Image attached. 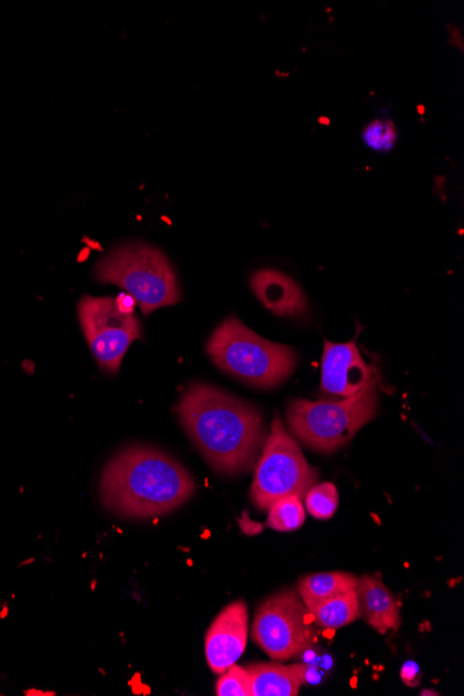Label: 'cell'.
<instances>
[{"label": "cell", "instance_id": "obj_1", "mask_svg": "<svg viewBox=\"0 0 464 696\" xmlns=\"http://www.w3.org/2000/svg\"><path fill=\"white\" fill-rule=\"evenodd\" d=\"M177 414L209 466L226 476L248 473L267 438L258 408L212 385H189Z\"/></svg>", "mask_w": 464, "mask_h": 696}, {"label": "cell", "instance_id": "obj_2", "mask_svg": "<svg viewBox=\"0 0 464 696\" xmlns=\"http://www.w3.org/2000/svg\"><path fill=\"white\" fill-rule=\"evenodd\" d=\"M191 473L152 446L124 449L103 467L99 494L114 515L152 520L181 508L195 494Z\"/></svg>", "mask_w": 464, "mask_h": 696}, {"label": "cell", "instance_id": "obj_3", "mask_svg": "<svg viewBox=\"0 0 464 696\" xmlns=\"http://www.w3.org/2000/svg\"><path fill=\"white\" fill-rule=\"evenodd\" d=\"M206 351L224 373L263 389L283 384L298 362L294 349L267 341L237 317H228L214 330Z\"/></svg>", "mask_w": 464, "mask_h": 696}, {"label": "cell", "instance_id": "obj_4", "mask_svg": "<svg viewBox=\"0 0 464 696\" xmlns=\"http://www.w3.org/2000/svg\"><path fill=\"white\" fill-rule=\"evenodd\" d=\"M378 374L351 398L338 402L295 399L288 406L292 435L314 451L333 453L344 448L377 413Z\"/></svg>", "mask_w": 464, "mask_h": 696}, {"label": "cell", "instance_id": "obj_5", "mask_svg": "<svg viewBox=\"0 0 464 696\" xmlns=\"http://www.w3.org/2000/svg\"><path fill=\"white\" fill-rule=\"evenodd\" d=\"M99 283L114 284L131 295L149 316L181 301L176 273L162 251L145 244H127L95 266Z\"/></svg>", "mask_w": 464, "mask_h": 696}, {"label": "cell", "instance_id": "obj_6", "mask_svg": "<svg viewBox=\"0 0 464 696\" xmlns=\"http://www.w3.org/2000/svg\"><path fill=\"white\" fill-rule=\"evenodd\" d=\"M317 480L316 469L310 466L295 439L287 433L283 421L276 417L256 464L251 488L253 503L260 510H269L274 502L288 496L303 499Z\"/></svg>", "mask_w": 464, "mask_h": 696}, {"label": "cell", "instance_id": "obj_7", "mask_svg": "<svg viewBox=\"0 0 464 696\" xmlns=\"http://www.w3.org/2000/svg\"><path fill=\"white\" fill-rule=\"evenodd\" d=\"M312 620L298 591L277 592L256 612L253 641L273 660L294 659L313 644Z\"/></svg>", "mask_w": 464, "mask_h": 696}, {"label": "cell", "instance_id": "obj_8", "mask_svg": "<svg viewBox=\"0 0 464 696\" xmlns=\"http://www.w3.org/2000/svg\"><path fill=\"white\" fill-rule=\"evenodd\" d=\"M78 320L99 367L109 374L119 373L128 348L142 338L137 316L120 312L116 301L107 296H82Z\"/></svg>", "mask_w": 464, "mask_h": 696}, {"label": "cell", "instance_id": "obj_9", "mask_svg": "<svg viewBox=\"0 0 464 696\" xmlns=\"http://www.w3.org/2000/svg\"><path fill=\"white\" fill-rule=\"evenodd\" d=\"M378 371L360 355L356 339L346 344L324 341L321 388L338 398H351L373 380Z\"/></svg>", "mask_w": 464, "mask_h": 696}, {"label": "cell", "instance_id": "obj_10", "mask_svg": "<svg viewBox=\"0 0 464 696\" xmlns=\"http://www.w3.org/2000/svg\"><path fill=\"white\" fill-rule=\"evenodd\" d=\"M248 623L244 601L230 603L214 619L205 641L207 665L213 673L223 674L241 658L248 644Z\"/></svg>", "mask_w": 464, "mask_h": 696}, {"label": "cell", "instance_id": "obj_11", "mask_svg": "<svg viewBox=\"0 0 464 696\" xmlns=\"http://www.w3.org/2000/svg\"><path fill=\"white\" fill-rule=\"evenodd\" d=\"M251 287L259 301L276 316H301L308 310V299L298 283L273 269L255 271L251 277Z\"/></svg>", "mask_w": 464, "mask_h": 696}, {"label": "cell", "instance_id": "obj_12", "mask_svg": "<svg viewBox=\"0 0 464 696\" xmlns=\"http://www.w3.org/2000/svg\"><path fill=\"white\" fill-rule=\"evenodd\" d=\"M359 613L378 633L385 634L401 626L398 602L380 578L362 576L356 585Z\"/></svg>", "mask_w": 464, "mask_h": 696}, {"label": "cell", "instance_id": "obj_13", "mask_svg": "<svg viewBox=\"0 0 464 696\" xmlns=\"http://www.w3.org/2000/svg\"><path fill=\"white\" fill-rule=\"evenodd\" d=\"M252 696H296L305 683V666L259 663L248 667Z\"/></svg>", "mask_w": 464, "mask_h": 696}, {"label": "cell", "instance_id": "obj_14", "mask_svg": "<svg viewBox=\"0 0 464 696\" xmlns=\"http://www.w3.org/2000/svg\"><path fill=\"white\" fill-rule=\"evenodd\" d=\"M356 585H358V577L344 571L310 574L302 578L298 585V594L310 612L335 596L355 591Z\"/></svg>", "mask_w": 464, "mask_h": 696}, {"label": "cell", "instance_id": "obj_15", "mask_svg": "<svg viewBox=\"0 0 464 696\" xmlns=\"http://www.w3.org/2000/svg\"><path fill=\"white\" fill-rule=\"evenodd\" d=\"M310 615L317 626L338 630L360 619L358 596L356 591L346 592L330 599L310 610Z\"/></svg>", "mask_w": 464, "mask_h": 696}, {"label": "cell", "instance_id": "obj_16", "mask_svg": "<svg viewBox=\"0 0 464 696\" xmlns=\"http://www.w3.org/2000/svg\"><path fill=\"white\" fill-rule=\"evenodd\" d=\"M306 513L303 508L302 499L296 496H288V498L280 499L274 502L269 508V519L267 524L273 530L288 533L295 531L305 523Z\"/></svg>", "mask_w": 464, "mask_h": 696}, {"label": "cell", "instance_id": "obj_17", "mask_svg": "<svg viewBox=\"0 0 464 696\" xmlns=\"http://www.w3.org/2000/svg\"><path fill=\"white\" fill-rule=\"evenodd\" d=\"M338 490L334 484L313 485L306 494V509L319 520L331 519L338 509Z\"/></svg>", "mask_w": 464, "mask_h": 696}, {"label": "cell", "instance_id": "obj_18", "mask_svg": "<svg viewBox=\"0 0 464 696\" xmlns=\"http://www.w3.org/2000/svg\"><path fill=\"white\" fill-rule=\"evenodd\" d=\"M214 692L219 696H252L251 674L245 667L232 665L221 674Z\"/></svg>", "mask_w": 464, "mask_h": 696}, {"label": "cell", "instance_id": "obj_19", "mask_svg": "<svg viewBox=\"0 0 464 696\" xmlns=\"http://www.w3.org/2000/svg\"><path fill=\"white\" fill-rule=\"evenodd\" d=\"M364 144L376 152H389L398 141L395 124L389 120H374L363 131Z\"/></svg>", "mask_w": 464, "mask_h": 696}, {"label": "cell", "instance_id": "obj_20", "mask_svg": "<svg viewBox=\"0 0 464 696\" xmlns=\"http://www.w3.org/2000/svg\"><path fill=\"white\" fill-rule=\"evenodd\" d=\"M401 677L403 683L416 687V685H419L420 681L419 665H417L416 662H413V660H409V662H406L405 665L402 666Z\"/></svg>", "mask_w": 464, "mask_h": 696}, {"label": "cell", "instance_id": "obj_21", "mask_svg": "<svg viewBox=\"0 0 464 696\" xmlns=\"http://www.w3.org/2000/svg\"><path fill=\"white\" fill-rule=\"evenodd\" d=\"M114 301H116L117 308H119L120 312L126 314H135V305H137V301H135L131 295L124 292V294L117 296Z\"/></svg>", "mask_w": 464, "mask_h": 696}]
</instances>
